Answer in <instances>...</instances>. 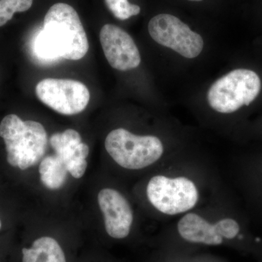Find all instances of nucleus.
<instances>
[{"instance_id": "nucleus-1", "label": "nucleus", "mask_w": 262, "mask_h": 262, "mask_svg": "<svg viewBox=\"0 0 262 262\" xmlns=\"http://www.w3.org/2000/svg\"><path fill=\"white\" fill-rule=\"evenodd\" d=\"M89 49L87 35L77 11L66 3L51 6L36 39L37 56L45 59L63 58L77 61L87 54Z\"/></svg>"}, {"instance_id": "nucleus-2", "label": "nucleus", "mask_w": 262, "mask_h": 262, "mask_svg": "<svg viewBox=\"0 0 262 262\" xmlns=\"http://www.w3.org/2000/svg\"><path fill=\"white\" fill-rule=\"evenodd\" d=\"M7 160L11 166L26 170L39 163L47 149L48 135L42 124L24 121L16 115L5 116L0 123Z\"/></svg>"}, {"instance_id": "nucleus-3", "label": "nucleus", "mask_w": 262, "mask_h": 262, "mask_svg": "<svg viewBox=\"0 0 262 262\" xmlns=\"http://www.w3.org/2000/svg\"><path fill=\"white\" fill-rule=\"evenodd\" d=\"M105 148L122 168L139 170L156 163L163 155V143L154 136H137L124 128L113 130L106 136Z\"/></svg>"}, {"instance_id": "nucleus-4", "label": "nucleus", "mask_w": 262, "mask_h": 262, "mask_svg": "<svg viewBox=\"0 0 262 262\" xmlns=\"http://www.w3.org/2000/svg\"><path fill=\"white\" fill-rule=\"evenodd\" d=\"M261 82L252 70L238 69L229 72L208 90V103L215 111L233 113L243 106L251 104L259 94Z\"/></svg>"}, {"instance_id": "nucleus-5", "label": "nucleus", "mask_w": 262, "mask_h": 262, "mask_svg": "<svg viewBox=\"0 0 262 262\" xmlns=\"http://www.w3.org/2000/svg\"><path fill=\"white\" fill-rule=\"evenodd\" d=\"M146 194L150 203L158 211L169 215L189 211L199 200L195 184L184 177L155 176L148 183Z\"/></svg>"}, {"instance_id": "nucleus-6", "label": "nucleus", "mask_w": 262, "mask_h": 262, "mask_svg": "<svg viewBox=\"0 0 262 262\" xmlns=\"http://www.w3.org/2000/svg\"><path fill=\"white\" fill-rule=\"evenodd\" d=\"M148 30L155 42L184 58H196L203 51L204 42L201 36L174 15L159 14L153 17Z\"/></svg>"}, {"instance_id": "nucleus-7", "label": "nucleus", "mask_w": 262, "mask_h": 262, "mask_svg": "<svg viewBox=\"0 0 262 262\" xmlns=\"http://www.w3.org/2000/svg\"><path fill=\"white\" fill-rule=\"evenodd\" d=\"M35 91L39 101L64 115L82 113L91 98L85 84L68 79H45L38 82Z\"/></svg>"}, {"instance_id": "nucleus-8", "label": "nucleus", "mask_w": 262, "mask_h": 262, "mask_svg": "<svg viewBox=\"0 0 262 262\" xmlns=\"http://www.w3.org/2000/svg\"><path fill=\"white\" fill-rule=\"evenodd\" d=\"M99 37L105 57L115 70L127 72L140 65L139 49L130 34L123 29L106 24L101 29Z\"/></svg>"}, {"instance_id": "nucleus-9", "label": "nucleus", "mask_w": 262, "mask_h": 262, "mask_svg": "<svg viewBox=\"0 0 262 262\" xmlns=\"http://www.w3.org/2000/svg\"><path fill=\"white\" fill-rule=\"evenodd\" d=\"M98 202L108 235L115 239L126 237L134 222L132 208L126 198L118 191L106 188L98 193Z\"/></svg>"}, {"instance_id": "nucleus-10", "label": "nucleus", "mask_w": 262, "mask_h": 262, "mask_svg": "<svg viewBox=\"0 0 262 262\" xmlns=\"http://www.w3.org/2000/svg\"><path fill=\"white\" fill-rule=\"evenodd\" d=\"M50 143L69 173L74 178H82L88 166L86 158L89 154V147L82 142L80 134L73 129H67L64 132L53 134Z\"/></svg>"}, {"instance_id": "nucleus-11", "label": "nucleus", "mask_w": 262, "mask_h": 262, "mask_svg": "<svg viewBox=\"0 0 262 262\" xmlns=\"http://www.w3.org/2000/svg\"><path fill=\"white\" fill-rule=\"evenodd\" d=\"M181 237L188 242L218 246L223 243L218 222L211 224L201 215L187 213L181 218L177 225Z\"/></svg>"}, {"instance_id": "nucleus-12", "label": "nucleus", "mask_w": 262, "mask_h": 262, "mask_svg": "<svg viewBox=\"0 0 262 262\" xmlns=\"http://www.w3.org/2000/svg\"><path fill=\"white\" fill-rule=\"evenodd\" d=\"M22 253L23 262H67L60 245L50 237L36 239L32 247L23 248Z\"/></svg>"}, {"instance_id": "nucleus-13", "label": "nucleus", "mask_w": 262, "mask_h": 262, "mask_svg": "<svg viewBox=\"0 0 262 262\" xmlns=\"http://www.w3.org/2000/svg\"><path fill=\"white\" fill-rule=\"evenodd\" d=\"M41 182L48 189H60L67 180L68 170L61 158L55 154L46 157L41 161L39 169Z\"/></svg>"}, {"instance_id": "nucleus-14", "label": "nucleus", "mask_w": 262, "mask_h": 262, "mask_svg": "<svg viewBox=\"0 0 262 262\" xmlns=\"http://www.w3.org/2000/svg\"><path fill=\"white\" fill-rule=\"evenodd\" d=\"M33 0H0V27L13 18L15 13L30 9Z\"/></svg>"}, {"instance_id": "nucleus-15", "label": "nucleus", "mask_w": 262, "mask_h": 262, "mask_svg": "<svg viewBox=\"0 0 262 262\" xmlns=\"http://www.w3.org/2000/svg\"><path fill=\"white\" fill-rule=\"evenodd\" d=\"M104 2L108 9L119 20H127L141 12L140 7L130 4L127 0H104Z\"/></svg>"}, {"instance_id": "nucleus-16", "label": "nucleus", "mask_w": 262, "mask_h": 262, "mask_svg": "<svg viewBox=\"0 0 262 262\" xmlns=\"http://www.w3.org/2000/svg\"><path fill=\"white\" fill-rule=\"evenodd\" d=\"M189 1H191V2H201V1H203V0H189Z\"/></svg>"}, {"instance_id": "nucleus-17", "label": "nucleus", "mask_w": 262, "mask_h": 262, "mask_svg": "<svg viewBox=\"0 0 262 262\" xmlns=\"http://www.w3.org/2000/svg\"><path fill=\"white\" fill-rule=\"evenodd\" d=\"M1 227H2V222H1V220H0V229H1Z\"/></svg>"}]
</instances>
